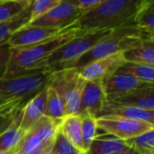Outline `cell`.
I'll return each instance as SVG.
<instances>
[{"mask_svg": "<svg viewBox=\"0 0 154 154\" xmlns=\"http://www.w3.org/2000/svg\"><path fill=\"white\" fill-rule=\"evenodd\" d=\"M76 24L65 27L56 35L34 45L11 48L10 59L4 77H14L36 71H43L47 60L63 45L81 35Z\"/></svg>", "mask_w": 154, "mask_h": 154, "instance_id": "6da1fadb", "label": "cell"}, {"mask_svg": "<svg viewBox=\"0 0 154 154\" xmlns=\"http://www.w3.org/2000/svg\"><path fill=\"white\" fill-rule=\"evenodd\" d=\"M143 0H104L86 11L75 24L82 31L113 30L134 25V17Z\"/></svg>", "mask_w": 154, "mask_h": 154, "instance_id": "7a4b0ae2", "label": "cell"}, {"mask_svg": "<svg viewBox=\"0 0 154 154\" xmlns=\"http://www.w3.org/2000/svg\"><path fill=\"white\" fill-rule=\"evenodd\" d=\"M145 38L143 33L134 25L113 29L77 61L73 68L80 69L97 59L117 53H123L134 47Z\"/></svg>", "mask_w": 154, "mask_h": 154, "instance_id": "3957f363", "label": "cell"}, {"mask_svg": "<svg viewBox=\"0 0 154 154\" xmlns=\"http://www.w3.org/2000/svg\"><path fill=\"white\" fill-rule=\"evenodd\" d=\"M112 31V30H93L83 32L81 35L60 47L47 60L43 71L53 73L73 68L77 61Z\"/></svg>", "mask_w": 154, "mask_h": 154, "instance_id": "277c9868", "label": "cell"}, {"mask_svg": "<svg viewBox=\"0 0 154 154\" xmlns=\"http://www.w3.org/2000/svg\"><path fill=\"white\" fill-rule=\"evenodd\" d=\"M51 73L36 71L14 77L0 78V101L25 97L29 94L43 88L48 82Z\"/></svg>", "mask_w": 154, "mask_h": 154, "instance_id": "5b68a950", "label": "cell"}, {"mask_svg": "<svg viewBox=\"0 0 154 154\" xmlns=\"http://www.w3.org/2000/svg\"><path fill=\"white\" fill-rule=\"evenodd\" d=\"M85 13L79 0H62L55 8L32 21L29 25L65 28L75 24Z\"/></svg>", "mask_w": 154, "mask_h": 154, "instance_id": "8992f818", "label": "cell"}, {"mask_svg": "<svg viewBox=\"0 0 154 154\" xmlns=\"http://www.w3.org/2000/svg\"><path fill=\"white\" fill-rule=\"evenodd\" d=\"M62 120L42 117L24 136L18 144V154H31L43 149L51 141L58 131Z\"/></svg>", "mask_w": 154, "mask_h": 154, "instance_id": "52a82bcc", "label": "cell"}, {"mask_svg": "<svg viewBox=\"0 0 154 154\" xmlns=\"http://www.w3.org/2000/svg\"><path fill=\"white\" fill-rule=\"evenodd\" d=\"M98 130L112 134L122 140H128L154 129V125L140 121L116 116L96 118Z\"/></svg>", "mask_w": 154, "mask_h": 154, "instance_id": "ba28073f", "label": "cell"}, {"mask_svg": "<svg viewBox=\"0 0 154 154\" xmlns=\"http://www.w3.org/2000/svg\"><path fill=\"white\" fill-rule=\"evenodd\" d=\"M103 83L107 101H115L126 97L138 89L150 85L143 83L134 76L122 72H116L103 81Z\"/></svg>", "mask_w": 154, "mask_h": 154, "instance_id": "9c48e42d", "label": "cell"}, {"mask_svg": "<svg viewBox=\"0 0 154 154\" xmlns=\"http://www.w3.org/2000/svg\"><path fill=\"white\" fill-rule=\"evenodd\" d=\"M125 62L126 61L123 57V53H117L93 61L85 66L77 70L79 71L80 75L86 81H104L108 77L115 73Z\"/></svg>", "mask_w": 154, "mask_h": 154, "instance_id": "30bf717a", "label": "cell"}, {"mask_svg": "<svg viewBox=\"0 0 154 154\" xmlns=\"http://www.w3.org/2000/svg\"><path fill=\"white\" fill-rule=\"evenodd\" d=\"M63 29L64 28L27 25L20 28L11 36L8 41V45L11 48L34 45L56 35Z\"/></svg>", "mask_w": 154, "mask_h": 154, "instance_id": "8fae6325", "label": "cell"}, {"mask_svg": "<svg viewBox=\"0 0 154 154\" xmlns=\"http://www.w3.org/2000/svg\"><path fill=\"white\" fill-rule=\"evenodd\" d=\"M106 102L107 96L103 81H85L82 94L80 114H90L96 118L103 110Z\"/></svg>", "mask_w": 154, "mask_h": 154, "instance_id": "7c38bea8", "label": "cell"}, {"mask_svg": "<svg viewBox=\"0 0 154 154\" xmlns=\"http://www.w3.org/2000/svg\"><path fill=\"white\" fill-rule=\"evenodd\" d=\"M47 87L46 85L26 103L21 110L20 127L26 133L42 117L45 116L46 107Z\"/></svg>", "mask_w": 154, "mask_h": 154, "instance_id": "4fadbf2b", "label": "cell"}, {"mask_svg": "<svg viewBox=\"0 0 154 154\" xmlns=\"http://www.w3.org/2000/svg\"><path fill=\"white\" fill-rule=\"evenodd\" d=\"M103 116H116L144 122L154 125V111L140 109L130 105L120 104L107 101L96 118Z\"/></svg>", "mask_w": 154, "mask_h": 154, "instance_id": "5bb4252c", "label": "cell"}, {"mask_svg": "<svg viewBox=\"0 0 154 154\" xmlns=\"http://www.w3.org/2000/svg\"><path fill=\"white\" fill-rule=\"evenodd\" d=\"M127 148L125 140L103 131L96 134L86 154H120Z\"/></svg>", "mask_w": 154, "mask_h": 154, "instance_id": "9a60e30c", "label": "cell"}, {"mask_svg": "<svg viewBox=\"0 0 154 154\" xmlns=\"http://www.w3.org/2000/svg\"><path fill=\"white\" fill-rule=\"evenodd\" d=\"M126 62L154 67V40L143 39L134 47L123 52Z\"/></svg>", "mask_w": 154, "mask_h": 154, "instance_id": "2e32d148", "label": "cell"}, {"mask_svg": "<svg viewBox=\"0 0 154 154\" xmlns=\"http://www.w3.org/2000/svg\"><path fill=\"white\" fill-rule=\"evenodd\" d=\"M110 102L154 111V85H148L126 97Z\"/></svg>", "mask_w": 154, "mask_h": 154, "instance_id": "e0dca14e", "label": "cell"}, {"mask_svg": "<svg viewBox=\"0 0 154 154\" xmlns=\"http://www.w3.org/2000/svg\"><path fill=\"white\" fill-rule=\"evenodd\" d=\"M21 110L22 108L15 114L8 126L2 132H0V150L8 149L18 146L24 138L26 133L20 127Z\"/></svg>", "mask_w": 154, "mask_h": 154, "instance_id": "ac0fdd59", "label": "cell"}, {"mask_svg": "<svg viewBox=\"0 0 154 154\" xmlns=\"http://www.w3.org/2000/svg\"><path fill=\"white\" fill-rule=\"evenodd\" d=\"M85 81L83 77H78L70 85L64 94L65 103V116L67 115H79L82 103V94Z\"/></svg>", "mask_w": 154, "mask_h": 154, "instance_id": "d6986e66", "label": "cell"}, {"mask_svg": "<svg viewBox=\"0 0 154 154\" xmlns=\"http://www.w3.org/2000/svg\"><path fill=\"white\" fill-rule=\"evenodd\" d=\"M32 5L15 17L0 23V45L8 44L11 36L20 28L31 23Z\"/></svg>", "mask_w": 154, "mask_h": 154, "instance_id": "ffe728a7", "label": "cell"}, {"mask_svg": "<svg viewBox=\"0 0 154 154\" xmlns=\"http://www.w3.org/2000/svg\"><path fill=\"white\" fill-rule=\"evenodd\" d=\"M60 130L73 146L84 152L82 138V118L80 115L64 116L61 122Z\"/></svg>", "mask_w": 154, "mask_h": 154, "instance_id": "44dd1931", "label": "cell"}, {"mask_svg": "<svg viewBox=\"0 0 154 154\" xmlns=\"http://www.w3.org/2000/svg\"><path fill=\"white\" fill-rule=\"evenodd\" d=\"M133 24L143 33L145 37L154 34V0H143L134 17Z\"/></svg>", "mask_w": 154, "mask_h": 154, "instance_id": "7402d4cb", "label": "cell"}, {"mask_svg": "<svg viewBox=\"0 0 154 154\" xmlns=\"http://www.w3.org/2000/svg\"><path fill=\"white\" fill-rule=\"evenodd\" d=\"M47 96L45 116L54 120H63L65 116V103L57 91L47 82Z\"/></svg>", "mask_w": 154, "mask_h": 154, "instance_id": "603a6c76", "label": "cell"}, {"mask_svg": "<svg viewBox=\"0 0 154 154\" xmlns=\"http://www.w3.org/2000/svg\"><path fill=\"white\" fill-rule=\"evenodd\" d=\"M117 72L129 73L143 83L154 85V67L125 62Z\"/></svg>", "mask_w": 154, "mask_h": 154, "instance_id": "cb8c5ba5", "label": "cell"}, {"mask_svg": "<svg viewBox=\"0 0 154 154\" xmlns=\"http://www.w3.org/2000/svg\"><path fill=\"white\" fill-rule=\"evenodd\" d=\"M34 0L0 1V23L11 19L32 5Z\"/></svg>", "mask_w": 154, "mask_h": 154, "instance_id": "d4e9b609", "label": "cell"}, {"mask_svg": "<svg viewBox=\"0 0 154 154\" xmlns=\"http://www.w3.org/2000/svg\"><path fill=\"white\" fill-rule=\"evenodd\" d=\"M125 142L140 154H154V129Z\"/></svg>", "mask_w": 154, "mask_h": 154, "instance_id": "484cf974", "label": "cell"}, {"mask_svg": "<svg viewBox=\"0 0 154 154\" xmlns=\"http://www.w3.org/2000/svg\"><path fill=\"white\" fill-rule=\"evenodd\" d=\"M82 118V138H83V149L86 154L94 137L97 134L96 118L90 114H80Z\"/></svg>", "mask_w": 154, "mask_h": 154, "instance_id": "4316f807", "label": "cell"}, {"mask_svg": "<svg viewBox=\"0 0 154 154\" xmlns=\"http://www.w3.org/2000/svg\"><path fill=\"white\" fill-rule=\"evenodd\" d=\"M51 154H85L79 149L73 146L63 134L60 130L56 131Z\"/></svg>", "mask_w": 154, "mask_h": 154, "instance_id": "83f0119b", "label": "cell"}, {"mask_svg": "<svg viewBox=\"0 0 154 154\" xmlns=\"http://www.w3.org/2000/svg\"><path fill=\"white\" fill-rule=\"evenodd\" d=\"M61 1L62 0H34L31 10V22L49 12Z\"/></svg>", "mask_w": 154, "mask_h": 154, "instance_id": "f1b7e54d", "label": "cell"}, {"mask_svg": "<svg viewBox=\"0 0 154 154\" xmlns=\"http://www.w3.org/2000/svg\"><path fill=\"white\" fill-rule=\"evenodd\" d=\"M10 54L11 47L8 44L0 45V78L4 77L7 72Z\"/></svg>", "mask_w": 154, "mask_h": 154, "instance_id": "f546056e", "label": "cell"}, {"mask_svg": "<svg viewBox=\"0 0 154 154\" xmlns=\"http://www.w3.org/2000/svg\"><path fill=\"white\" fill-rule=\"evenodd\" d=\"M21 109V108H20ZM19 109V110H20ZM15 111V112H8V113H4L0 115V132H2L9 124V122H11V120L13 119V117L15 116V114L19 111Z\"/></svg>", "mask_w": 154, "mask_h": 154, "instance_id": "4dcf8cb0", "label": "cell"}, {"mask_svg": "<svg viewBox=\"0 0 154 154\" xmlns=\"http://www.w3.org/2000/svg\"><path fill=\"white\" fill-rule=\"evenodd\" d=\"M103 1H104V0H79V3H80L82 8L86 12V11L92 9L93 8H94L95 6L99 5Z\"/></svg>", "mask_w": 154, "mask_h": 154, "instance_id": "1f68e13d", "label": "cell"}, {"mask_svg": "<svg viewBox=\"0 0 154 154\" xmlns=\"http://www.w3.org/2000/svg\"><path fill=\"white\" fill-rule=\"evenodd\" d=\"M54 138L51 141H49V142L44 147V149L41 150V152H40L39 154H51L52 149H53V145H54Z\"/></svg>", "mask_w": 154, "mask_h": 154, "instance_id": "d6a6232c", "label": "cell"}, {"mask_svg": "<svg viewBox=\"0 0 154 154\" xmlns=\"http://www.w3.org/2000/svg\"><path fill=\"white\" fill-rule=\"evenodd\" d=\"M0 154H18V146L8 149L0 150Z\"/></svg>", "mask_w": 154, "mask_h": 154, "instance_id": "836d02e7", "label": "cell"}, {"mask_svg": "<svg viewBox=\"0 0 154 154\" xmlns=\"http://www.w3.org/2000/svg\"><path fill=\"white\" fill-rule=\"evenodd\" d=\"M120 154H140V153H138L135 149H131V147H128L126 149H124L122 152H121Z\"/></svg>", "mask_w": 154, "mask_h": 154, "instance_id": "e575fe53", "label": "cell"}, {"mask_svg": "<svg viewBox=\"0 0 154 154\" xmlns=\"http://www.w3.org/2000/svg\"><path fill=\"white\" fill-rule=\"evenodd\" d=\"M146 38H147V39H150V40H154V34L149 35Z\"/></svg>", "mask_w": 154, "mask_h": 154, "instance_id": "d590c367", "label": "cell"}, {"mask_svg": "<svg viewBox=\"0 0 154 154\" xmlns=\"http://www.w3.org/2000/svg\"><path fill=\"white\" fill-rule=\"evenodd\" d=\"M14 99V98H13ZM12 100V99H11ZM10 100H8V101H0V106H1V105H3V104H5L6 103H8V102H9Z\"/></svg>", "mask_w": 154, "mask_h": 154, "instance_id": "8d00e7d4", "label": "cell"}, {"mask_svg": "<svg viewBox=\"0 0 154 154\" xmlns=\"http://www.w3.org/2000/svg\"><path fill=\"white\" fill-rule=\"evenodd\" d=\"M43 149H44V148H43ZM43 149H38V150H36V151H34V152H32L31 154H39V153L41 152V150H42Z\"/></svg>", "mask_w": 154, "mask_h": 154, "instance_id": "74e56055", "label": "cell"}, {"mask_svg": "<svg viewBox=\"0 0 154 154\" xmlns=\"http://www.w3.org/2000/svg\"><path fill=\"white\" fill-rule=\"evenodd\" d=\"M0 1H20V0H0Z\"/></svg>", "mask_w": 154, "mask_h": 154, "instance_id": "f35d334b", "label": "cell"}]
</instances>
